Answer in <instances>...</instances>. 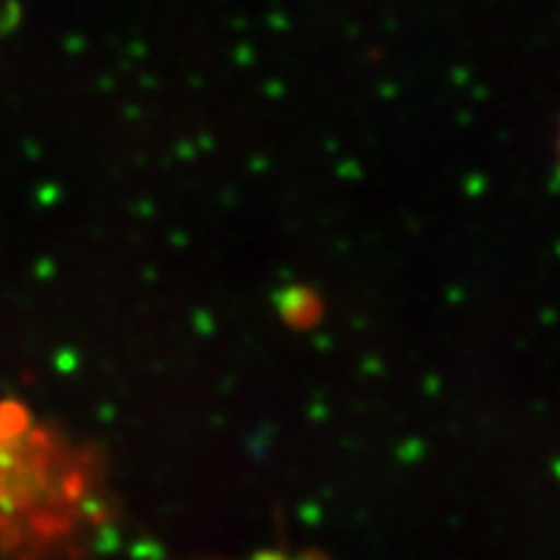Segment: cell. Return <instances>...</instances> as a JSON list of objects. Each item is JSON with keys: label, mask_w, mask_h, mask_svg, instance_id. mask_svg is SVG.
<instances>
[{"label": "cell", "mask_w": 560, "mask_h": 560, "mask_svg": "<svg viewBox=\"0 0 560 560\" xmlns=\"http://www.w3.org/2000/svg\"><path fill=\"white\" fill-rule=\"evenodd\" d=\"M60 450L50 436H45L32 418L16 405H0V532L11 537V527L21 524L24 532L39 529L42 535H55L68 527L70 511L39 499L42 493L60 499L55 488L81 486V478H62L58 472ZM66 503H79L68 501Z\"/></svg>", "instance_id": "cell-1"}]
</instances>
